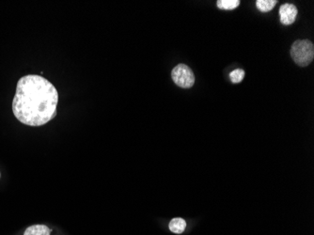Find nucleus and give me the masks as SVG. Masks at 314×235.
Wrapping results in <instances>:
<instances>
[{
    "mask_svg": "<svg viewBox=\"0 0 314 235\" xmlns=\"http://www.w3.org/2000/svg\"><path fill=\"white\" fill-rule=\"evenodd\" d=\"M50 229L45 225H34L28 227L24 235H50Z\"/></svg>",
    "mask_w": 314,
    "mask_h": 235,
    "instance_id": "obj_5",
    "label": "nucleus"
},
{
    "mask_svg": "<svg viewBox=\"0 0 314 235\" xmlns=\"http://www.w3.org/2000/svg\"><path fill=\"white\" fill-rule=\"evenodd\" d=\"M297 8L294 4L286 3L281 5L279 8V18L281 24L285 26L294 24L297 16Z\"/></svg>",
    "mask_w": 314,
    "mask_h": 235,
    "instance_id": "obj_4",
    "label": "nucleus"
},
{
    "mask_svg": "<svg viewBox=\"0 0 314 235\" xmlns=\"http://www.w3.org/2000/svg\"><path fill=\"white\" fill-rule=\"evenodd\" d=\"M0 176H1V175H0Z\"/></svg>",
    "mask_w": 314,
    "mask_h": 235,
    "instance_id": "obj_10",
    "label": "nucleus"
},
{
    "mask_svg": "<svg viewBox=\"0 0 314 235\" xmlns=\"http://www.w3.org/2000/svg\"><path fill=\"white\" fill-rule=\"evenodd\" d=\"M171 78L178 87L189 88L195 83L192 70L185 64H178L171 72Z\"/></svg>",
    "mask_w": 314,
    "mask_h": 235,
    "instance_id": "obj_3",
    "label": "nucleus"
},
{
    "mask_svg": "<svg viewBox=\"0 0 314 235\" xmlns=\"http://www.w3.org/2000/svg\"><path fill=\"white\" fill-rule=\"evenodd\" d=\"M218 7L220 9L224 10H232L235 9L240 5L239 0H218Z\"/></svg>",
    "mask_w": 314,
    "mask_h": 235,
    "instance_id": "obj_8",
    "label": "nucleus"
},
{
    "mask_svg": "<svg viewBox=\"0 0 314 235\" xmlns=\"http://www.w3.org/2000/svg\"><path fill=\"white\" fill-rule=\"evenodd\" d=\"M291 57L298 66H308L314 61V44L309 40H297L291 47Z\"/></svg>",
    "mask_w": 314,
    "mask_h": 235,
    "instance_id": "obj_2",
    "label": "nucleus"
},
{
    "mask_svg": "<svg viewBox=\"0 0 314 235\" xmlns=\"http://www.w3.org/2000/svg\"><path fill=\"white\" fill-rule=\"evenodd\" d=\"M58 102V90L50 81L41 76L28 75L18 81L12 111L19 122L40 126L55 117Z\"/></svg>",
    "mask_w": 314,
    "mask_h": 235,
    "instance_id": "obj_1",
    "label": "nucleus"
},
{
    "mask_svg": "<svg viewBox=\"0 0 314 235\" xmlns=\"http://www.w3.org/2000/svg\"><path fill=\"white\" fill-rule=\"evenodd\" d=\"M278 2L276 0H257L256 6L262 12H267L273 9Z\"/></svg>",
    "mask_w": 314,
    "mask_h": 235,
    "instance_id": "obj_7",
    "label": "nucleus"
},
{
    "mask_svg": "<svg viewBox=\"0 0 314 235\" xmlns=\"http://www.w3.org/2000/svg\"><path fill=\"white\" fill-rule=\"evenodd\" d=\"M244 78V72L242 69H237V70L233 71L230 74V78L231 81L235 84L240 83Z\"/></svg>",
    "mask_w": 314,
    "mask_h": 235,
    "instance_id": "obj_9",
    "label": "nucleus"
},
{
    "mask_svg": "<svg viewBox=\"0 0 314 235\" xmlns=\"http://www.w3.org/2000/svg\"><path fill=\"white\" fill-rule=\"evenodd\" d=\"M186 228V222L183 218H173L169 222V230L174 234H182Z\"/></svg>",
    "mask_w": 314,
    "mask_h": 235,
    "instance_id": "obj_6",
    "label": "nucleus"
}]
</instances>
